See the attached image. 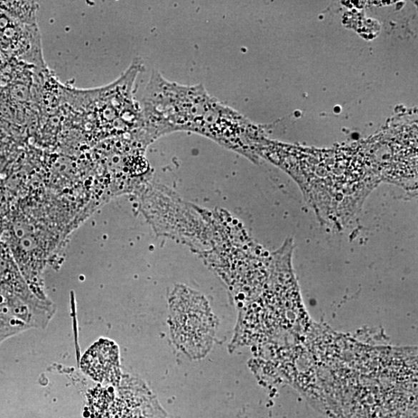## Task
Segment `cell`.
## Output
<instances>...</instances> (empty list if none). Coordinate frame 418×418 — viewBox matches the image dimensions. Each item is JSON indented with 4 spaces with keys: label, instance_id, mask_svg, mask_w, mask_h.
Listing matches in <instances>:
<instances>
[{
    "label": "cell",
    "instance_id": "6da1fadb",
    "mask_svg": "<svg viewBox=\"0 0 418 418\" xmlns=\"http://www.w3.org/2000/svg\"><path fill=\"white\" fill-rule=\"evenodd\" d=\"M143 139L188 131L228 147L238 146L244 120L234 109L210 96L202 85L184 86L154 71L143 99Z\"/></svg>",
    "mask_w": 418,
    "mask_h": 418
},
{
    "label": "cell",
    "instance_id": "3957f363",
    "mask_svg": "<svg viewBox=\"0 0 418 418\" xmlns=\"http://www.w3.org/2000/svg\"><path fill=\"white\" fill-rule=\"evenodd\" d=\"M8 269V265L5 260L0 257V276H2L6 273Z\"/></svg>",
    "mask_w": 418,
    "mask_h": 418
},
{
    "label": "cell",
    "instance_id": "7a4b0ae2",
    "mask_svg": "<svg viewBox=\"0 0 418 418\" xmlns=\"http://www.w3.org/2000/svg\"><path fill=\"white\" fill-rule=\"evenodd\" d=\"M116 360L115 348L107 341H100L83 357L82 368L91 377L102 381L108 378Z\"/></svg>",
    "mask_w": 418,
    "mask_h": 418
}]
</instances>
